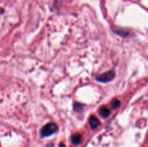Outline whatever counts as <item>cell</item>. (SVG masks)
Returning a JSON list of instances; mask_svg holds the SVG:
<instances>
[{
	"mask_svg": "<svg viewBox=\"0 0 148 147\" xmlns=\"http://www.w3.org/2000/svg\"><path fill=\"white\" fill-rule=\"evenodd\" d=\"M58 126L56 123L51 122V123L46 124L40 130V134L43 137H47L51 135L52 134L55 133L57 131Z\"/></svg>",
	"mask_w": 148,
	"mask_h": 147,
	"instance_id": "cell-1",
	"label": "cell"
},
{
	"mask_svg": "<svg viewBox=\"0 0 148 147\" xmlns=\"http://www.w3.org/2000/svg\"><path fill=\"white\" fill-rule=\"evenodd\" d=\"M114 76H115V73H114V71H110L106 72L103 74L97 76L96 79L101 82H108L114 79Z\"/></svg>",
	"mask_w": 148,
	"mask_h": 147,
	"instance_id": "cell-2",
	"label": "cell"
},
{
	"mask_svg": "<svg viewBox=\"0 0 148 147\" xmlns=\"http://www.w3.org/2000/svg\"><path fill=\"white\" fill-rule=\"evenodd\" d=\"M82 141V135L79 133H75L72 136V143L75 145H78Z\"/></svg>",
	"mask_w": 148,
	"mask_h": 147,
	"instance_id": "cell-3",
	"label": "cell"
},
{
	"mask_svg": "<svg viewBox=\"0 0 148 147\" xmlns=\"http://www.w3.org/2000/svg\"><path fill=\"white\" fill-rule=\"evenodd\" d=\"M109 114H110V110L108 109V108H106V107L101 108V110H99V115L103 118H107V117L109 115Z\"/></svg>",
	"mask_w": 148,
	"mask_h": 147,
	"instance_id": "cell-4",
	"label": "cell"
},
{
	"mask_svg": "<svg viewBox=\"0 0 148 147\" xmlns=\"http://www.w3.org/2000/svg\"><path fill=\"white\" fill-rule=\"evenodd\" d=\"M90 124L91 128H95L98 126V124H99V121L95 116H92L90 118Z\"/></svg>",
	"mask_w": 148,
	"mask_h": 147,
	"instance_id": "cell-5",
	"label": "cell"
},
{
	"mask_svg": "<svg viewBox=\"0 0 148 147\" xmlns=\"http://www.w3.org/2000/svg\"><path fill=\"white\" fill-rule=\"evenodd\" d=\"M119 105H120V101L118 100V99H114V100L112 102L113 108H118Z\"/></svg>",
	"mask_w": 148,
	"mask_h": 147,
	"instance_id": "cell-6",
	"label": "cell"
},
{
	"mask_svg": "<svg viewBox=\"0 0 148 147\" xmlns=\"http://www.w3.org/2000/svg\"><path fill=\"white\" fill-rule=\"evenodd\" d=\"M59 147H66V146H65V145L64 144H60V145H59Z\"/></svg>",
	"mask_w": 148,
	"mask_h": 147,
	"instance_id": "cell-7",
	"label": "cell"
},
{
	"mask_svg": "<svg viewBox=\"0 0 148 147\" xmlns=\"http://www.w3.org/2000/svg\"><path fill=\"white\" fill-rule=\"evenodd\" d=\"M47 147H53V146H52L51 144H49V145H48Z\"/></svg>",
	"mask_w": 148,
	"mask_h": 147,
	"instance_id": "cell-8",
	"label": "cell"
}]
</instances>
